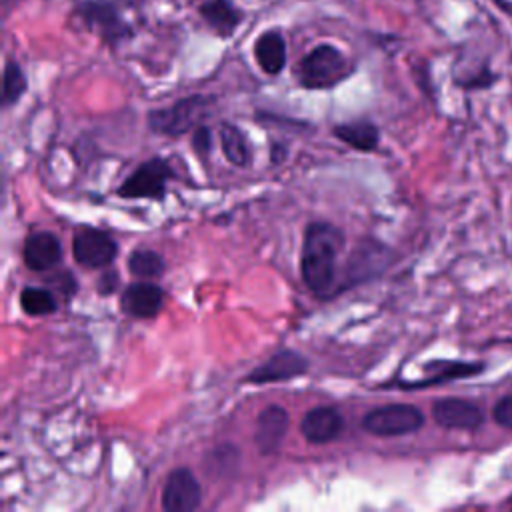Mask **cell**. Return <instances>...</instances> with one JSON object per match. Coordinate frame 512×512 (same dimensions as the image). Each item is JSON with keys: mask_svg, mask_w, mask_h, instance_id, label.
<instances>
[{"mask_svg": "<svg viewBox=\"0 0 512 512\" xmlns=\"http://www.w3.org/2000/svg\"><path fill=\"white\" fill-rule=\"evenodd\" d=\"M346 244L344 232L330 222H312L306 226L300 272L310 292L324 296L336 286V264Z\"/></svg>", "mask_w": 512, "mask_h": 512, "instance_id": "6da1fadb", "label": "cell"}, {"mask_svg": "<svg viewBox=\"0 0 512 512\" xmlns=\"http://www.w3.org/2000/svg\"><path fill=\"white\" fill-rule=\"evenodd\" d=\"M354 74V62L334 44H318L302 56L296 66L300 86L308 90H328Z\"/></svg>", "mask_w": 512, "mask_h": 512, "instance_id": "7a4b0ae2", "label": "cell"}, {"mask_svg": "<svg viewBox=\"0 0 512 512\" xmlns=\"http://www.w3.org/2000/svg\"><path fill=\"white\" fill-rule=\"evenodd\" d=\"M214 98L206 94H192L176 100L166 108L150 110L148 126L162 136H182L196 130L212 114Z\"/></svg>", "mask_w": 512, "mask_h": 512, "instance_id": "3957f363", "label": "cell"}, {"mask_svg": "<svg viewBox=\"0 0 512 512\" xmlns=\"http://www.w3.org/2000/svg\"><path fill=\"white\" fill-rule=\"evenodd\" d=\"M74 16L110 48H118L134 36L130 20L122 16L112 0H80L74 4Z\"/></svg>", "mask_w": 512, "mask_h": 512, "instance_id": "277c9868", "label": "cell"}, {"mask_svg": "<svg viewBox=\"0 0 512 512\" xmlns=\"http://www.w3.org/2000/svg\"><path fill=\"white\" fill-rule=\"evenodd\" d=\"M424 426V414L412 404H384L362 418V430L372 436H406Z\"/></svg>", "mask_w": 512, "mask_h": 512, "instance_id": "5b68a950", "label": "cell"}, {"mask_svg": "<svg viewBox=\"0 0 512 512\" xmlns=\"http://www.w3.org/2000/svg\"><path fill=\"white\" fill-rule=\"evenodd\" d=\"M174 178V168L166 158L154 156L142 162L116 190L120 198H150L160 200L166 194L168 182Z\"/></svg>", "mask_w": 512, "mask_h": 512, "instance_id": "8992f818", "label": "cell"}, {"mask_svg": "<svg viewBox=\"0 0 512 512\" xmlns=\"http://www.w3.org/2000/svg\"><path fill=\"white\" fill-rule=\"evenodd\" d=\"M118 254V242L100 228L82 226L74 232L72 238V256L74 260L88 270H100L114 262Z\"/></svg>", "mask_w": 512, "mask_h": 512, "instance_id": "52a82bcc", "label": "cell"}, {"mask_svg": "<svg viewBox=\"0 0 512 512\" xmlns=\"http://www.w3.org/2000/svg\"><path fill=\"white\" fill-rule=\"evenodd\" d=\"M308 358L298 350L284 348L272 354L266 362L258 364L252 372L244 376L248 384H270V382H284L308 372Z\"/></svg>", "mask_w": 512, "mask_h": 512, "instance_id": "ba28073f", "label": "cell"}, {"mask_svg": "<svg viewBox=\"0 0 512 512\" xmlns=\"http://www.w3.org/2000/svg\"><path fill=\"white\" fill-rule=\"evenodd\" d=\"M202 504V488L192 470L176 468L168 474L162 490V508L166 512H192Z\"/></svg>", "mask_w": 512, "mask_h": 512, "instance_id": "9c48e42d", "label": "cell"}, {"mask_svg": "<svg viewBox=\"0 0 512 512\" xmlns=\"http://www.w3.org/2000/svg\"><path fill=\"white\" fill-rule=\"evenodd\" d=\"M432 418L448 430H476L484 424V410L466 398H438L432 404Z\"/></svg>", "mask_w": 512, "mask_h": 512, "instance_id": "30bf717a", "label": "cell"}, {"mask_svg": "<svg viewBox=\"0 0 512 512\" xmlns=\"http://www.w3.org/2000/svg\"><path fill=\"white\" fill-rule=\"evenodd\" d=\"M162 304H164V290L150 280L128 284L120 296L122 312L142 320L156 318L158 312L162 310Z\"/></svg>", "mask_w": 512, "mask_h": 512, "instance_id": "8fae6325", "label": "cell"}, {"mask_svg": "<svg viewBox=\"0 0 512 512\" xmlns=\"http://www.w3.org/2000/svg\"><path fill=\"white\" fill-rule=\"evenodd\" d=\"M22 258L30 270L50 272L62 262V244L56 234L48 230H36L26 238Z\"/></svg>", "mask_w": 512, "mask_h": 512, "instance_id": "7c38bea8", "label": "cell"}, {"mask_svg": "<svg viewBox=\"0 0 512 512\" xmlns=\"http://www.w3.org/2000/svg\"><path fill=\"white\" fill-rule=\"evenodd\" d=\"M288 412L278 406V404H270L266 408L260 410L258 418H256V430H254V442H256V448L268 456V454H274L284 438H286V432H288Z\"/></svg>", "mask_w": 512, "mask_h": 512, "instance_id": "4fadbf2b", "label": "cell"}, {"mask_svg": "<svg viewBox=\"0 0 512 512\" xmlns=\"http://www.w3.org/2000/svg\"><path fill=\"white\" fill-rule=\"evenodd\" d=\"M344 430V418L334 406H316L300 422L302 436L312 444H328Z\"/></svg>", "mask_w": 512, "mask_h": 512, "instance_id": "5bb4252c", "label": "cell"}, {"mask_svg": "<svg viewBox=\"0 0 512 512\" xmlns=\"http://www.w3.org/2000/svg\"><path fill=\"white\" fill-rule=\"evenodd\" d=\"M426 374L420 380H400L396 386L404 390H414V388H428V386H440L444 382L456 380V378H466L482 370V364H472V362H452V360H434L424 366Z\"/></svg>", "mask_w": 512, "mask_h": 512, "instance_id": "9a60e30c", "label": "cell"}, {"mask_svg": "<svg viewBox=\"0 0 512 512\" xmlns=\"http://www.w3.org/2000/svg\"><path fill=\"white\" fill-rule=\"evenodd\" d=\"M198 14L206 26L222 38H230L244 18V12L232 0H202Z\"/></svg>", "mask_w": 512, "mask_h": 512, "instance_id": "2e32d148", "label": "cell"}, {"mask_svg": "<svg viewBox=\"0 0 512 512\" xmlns=\"http://www.w3.org/2000/svg\"><path fill=\"white\" fill-rule=\"evenodd\" d=\"M384 252L386 248L374 240H366L362 242L354 256L348 260V266H346V286L350 284H356V282H364L368 278H372L374 274H378L380 270L386 268V262H384Z\"/></svg>", "mask_w": 512, "mask_h": 512, "instance_id": "e0dca14e", "label": "cell"}, {"mask_svg": "<svg viewBox=\"0 0 512 512\" xmlns=\"http://www.w3.org/2000/svg\"><path fill=\"white\" fill-rule=\"evenodd\" d=\"M286 40L280 30H264L254 42V58L262 72L278 76L286 66Z\"/></svg>", "mask_w": 512, "mask_h": 512, "instance_id": "ac0fdd59", "label": "cell"}, {"mask_svg": "<svg viewBox=\"0 0 512 512\" xmlns=\"http://www.w3.org/2000/svg\"><path fill=\"white\" fill-rule=\"evenodd\" d=\"M332 134L342 140L344 144L362 150V152H370L378 146L380 140V132L376 128V124H372L370 120H352V122H340L332 128Z\"/></svg>", "mask_w": 512, "mask_h": 512, "instance_id": "d6986e66", "label": "cell"}, {"mask_svg": "<svg viewBox=\"0 0 512 512\" xmlns=\"http://www.w3.org/2000/svg\"><path fill=\"white\" fill-rule=\"evenodd\" d=\"M220 144H222V152L228 158L230 164L234 166H248L250 164V146L246 140V134L232 122H224L220 124Z\"/></svg>", "mask_w": 512, "mask_h": 512, "instance_id": "ffe728a7", "label": "cell"}, {"mask_svg": "<svg viewBox=\"0 0 512 512\" xmlns=\"http://www.w3.org/2000/svg\"><path fill=\"white\" fill-rule=\"evenodd\" d=\"M128 270L136 278L152 280V278H158V276L164 274L166 262H164V256L160 252H156V250L136 248L128 256Z\"/></svg>", "mask_w": 512, "mask_h": 512, "instance_id": "44dd1931", "label": "cell"}, {"mask_svg": "<svg viewBox=\"0 0 512 512\" xmlns=\"http://www.w3.org/2000/svg\"><path fill=\"white\" fill-rule=\"evenodd\" d=\"M20 306L28 316H48L58 310L56 296L50 288L26 286L20 292Z\"/></svg>", "mask_w": 512, "mask_h": 512, "instance_id": "7402d4cb", "label": "cell"}, {"mask_svg": "<svg viewBox=\"0 0 512 512\" xmlns=\"http://www.w3.org/2000/svg\"><path fill=\"white\" fill-rule=\"evenodd\" d=\"M28 90V80L22 66L16 60H6L2 70V104H16Z\"/></svg>", "mask_w": 512, "mask_h": 512, "instance_id": "603a6c76", "label": "cell"}, {"mask_svg": "<svg viewBox=\"0 0 512 512\" xmlns=\"http://www.w3.org/2000/svg\"><path fill=\"white\" fill-rule=\"evenodd\" d=\"M46 284H48V288H50L52 292H58V294H62L64 298H70V296L76 292V288H78L76 278H74V274H72L70 270L50 272L48 278H46Z\"/></svg>", "mask_w": 512, "mask_h": 512, "instance_id": "cb8c5ba5", "label": "cell"}, {"mask_svg": "<svg viewBox=\"0 0 512 512\" xmlns=\"http://www.w3.org/2000/svg\"><path fill=\"white\" fill-rule=\"evenodd\" d=\"M192 148L200 158H206L212 152V128L206 124H200L196 130H192Z\"/></svg>", "mask_w": 512, "mask_h": 512, "instance_id": "d4e9b609", "label": "cell"}, {"mask_svg": "<svg viewBox=\"0 0 512 512\" xmlns=\"http://www.w3.org/2000/svg\"><path fill=\"white\" fill-rule=\"evenodd\" d=\"M492 418L500 428L512 430V394L502 396L494 408H492Z\"/></svg>", "mask_w": 512, "mask_h": 512, "instance_id": "484cf974", "label": "cell"}, {"mask_svg": "<svg viewBox=\"0 0 512 512\" xmlns=\"http://www.w3.org/2000/svg\"><path fill=\"white\" fill-rule=\"evenodd\" d=\"M120 286V274L116 270H106L100 274L98 282H96V290L98 294L102 296H108V294H114Z\"/></svg>", "mask_w": 512, "mask_h": 512, "instance_id": "4316f807", "label": "cell"}, {"mask_svg": "<svg viewBox=\"0 0 512 512\" xmlns=\"http://www.w3.org/2000/svg\"><path fill=\"white\" fill-rule=\"evenodd\" d=\"M416 2H422V0H416Z\"/></svg>", "mask_w": 512, "mask_h": 512, "instance_id": "83f0119b", "label": "cell"}]
</instances>
